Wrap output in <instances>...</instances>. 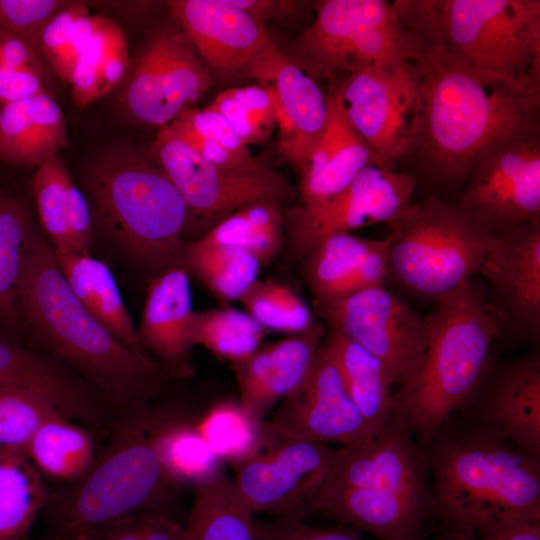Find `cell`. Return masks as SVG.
Segmentation results:
<instances>
[{"label": "cell", "instance_id": "cell-1", "mask_svg": "<svg viewBox=\"0 0 540 540\" xmlns=\"http://www.w3.org/2000/svg\"><path fill=\"white\" fill-rule=\"evenodd\" d=\"M394 2L419 101L412 154L431 184L461 188L483 156L539 133L540 78L514 80L465 64L442 39L434 0Z\"/></svg>", "mask_w": 540, "mask_h": 540}, {"label": "cell", "instance_id": "cell-2", "mask_svg": "<svg viewBox=\"0 0 540 540\" xmlns=\"http://www.w3.org/2000/svg\"><path fill=\"white\" fill-rule=\"evenodd\" d=\"M21 316L52 355L125 415L147 410L170 379L189 375L118 340L78 301L51 244L33 228L18 287Z\"/></svg>", "mask_w": 540, "mask_h": 540}, {"label": "cell", "instance_id": "cell-3", "mask_svg": "<svg viewBox=\"0 0 540 540\" xmlns=\"http://www.w3.org/2000/svg\"><path fill=\"white\" fill-rule=\"evenodd\" d=\"M427 455L393 411L366 442L335 449L313 513L380 540H424L434 512Z\"/></svg>", "mask_w": 540, "mask_h": 540}, {"label": "cell", "instance_id": "cell-4", "mask_svg": "<svg viewBox=\"0 0 540 540\" xmlns=\"http://www.w3.org/2000/svg\"><path fill=\"white\" fill-rule=\"evenodd\" d=\"M435 437L427 458L434 512L446 527L485 536L540 521V456L479 426Z\"/></svg>", "mask_w": 540, "mask_h": 540}, {"label": "cell", "instance_id": "cell-5", "mask_svg": "<svg viewBox=\"0 0 540 540\" xmlns=\"http://www.w3.org/2000/svg\"><path fill=\"white\" fill-rule=\"evenodd\" d=\"M434 301L426 315L427 347L422 364L393 395L394 410L427 445L478 388L492 342L503 332L485 288L472 278Z\"/></svg>", "mask_w": 540, "mask_h": 540}, {"label": "cell", "instance_id": "cell-6", "mask_svg": "<svg viewBox=\"0 0 540 540\" xmlns=\"http://www.w3.org/2000/svg\"><path fill=\"white\" fill-rule=\"evenodd\" d=\"M86 187L101 225L151 277L184 267L182 232L189 211L150 156L108 151L90 166Z\"/></svg>", "mask_w": 540, "mask_h": 540}, {"label": "cell", "instance_id": "cell-7", "mask_svg": "<svg viewBox=\"0 0 540 540\" xmlns=\"http://www.w3.org/2000/svg\"><path fill=\"white\" fill-rule=\"evenodd\" d=\"M148 410L126 415L101 457L78 481L51 495L43 515L50 535L81 537L115 520L162 512L166 475L153 448Z\"/></svg>", "mask_w": 540, "mask_h": 540}, {"label": "cell", "instance_id": "cell-8", "mask_svg": "<svg viewBox=\"0 0 540 540\" xmlns=\"http://www.w3.org/2000/svg\"><path fill=\"white\" fill-rule=\"evenodd\" d=\"M386 225L388 277L432 300L480 271L493 235L436 196L411 203Z\"/></svg>", "mask_w": 540, "mask_h": 540}, {"label": "cell", "instance_id": "cell-9", "mask_svg": "<svg viewBox=\"0 0 540 540\" xmlns=\"http://www.w3.org/2000/svg\"><path fill=\"white\" fill-rule=\"evenodd\" d=\"M294 52L298 65L331 85L350 73L406 61L409 45L394 1L325 0Z\"/></svg>", "mask_w": 540, "mask_h": 540}, {"label": "cell", "instance_id": "cell-10", "mask_svg": "<svg viewBox=\"0 0 540 540\" xmlns=\"http://www.w3.org/2000/svg\"><path fill=\"white\" fill-rule=\"evenodd\" d=\"M448 50L465 64L514 80L540 78L539 0H434Z\"/></svg>", "mask_w": 540, "mask_h": 540}, {"label": "cell", "instance_id": "cell-11", "mask_svg": "<svg viewBox=\"0 0 540 540\" xmlns=\"http://www.w3.org/2000/svg\"><path fill=\"white\" fill-rule=\"evenodd\" d=\"M376 165L396 169L411 155L419 131V101L406 61L366 68L329 85Z\"/></svg>", "mask_w": 540, "mask_h": 540}, {"label": "cell", "instance_id": "cell-12", "mask_svg": "<svg viewBox=\"0 0 540 540\" xmlns=\"http://www.w3.org/2000/svg\"><path fill=\"white\" fill-rule=\"evenodd\" d=\"M316 314L335 330L378 358L395 386L420 368L427 347V321L384 286L341 298L315 301Z\"/></svg>", "mask_w": 540, "mask_h": 540}, {"label": "cell", "instance_id": "cell-13", "mask_svg": "<svg viewBox=\"0 0 540 540\" xmlns=\"http://www.w3.org/2000/svg\"><path fill=\"white\" fill-rule=\"evenodd\" d=\"M211 72L183 31L157 30L126 76L120 104L134 121L163 128L212 85Z\"/></svg>", "mask_w": 540, "mask_h": 540}, {"label": "cell", "instance_id": "cell-14", "mask_svg": "<svg viewBox=\"0 0 540 540\" xmlns=\"http://www.w3.org/2000/svg\"><path fill=\"white\" fill-rule=\"evenodd\" d=\"M415 188L416 180L409 173L376 164L366 166L336 194L284 214L290 253L303 258L326 236L388 224L411 204Z\"/></svg>", "mask_w": 540, "mask_h": 540}, {"label": "cell", "instance_id": "cell-15", "mask_svg": "<svg viewBox=\"0 0 540 540\" xmlns=\"http://www.w3.org/2000/svg\"><path fill=\"white\" fill-rule=\"evenodd\" d=\"M335 449L280 439L266 453L232 462L233 483L252 513L304 520L327 478Z\"/></svg>", "mask_w": 540, "mask_h": 540}, {"label": "cell", "instance_id": "cell-16", "mask_svg": "<svg viewBox=\"0 0 540 540\" xmlns=\"http://www.w3.org/2000/svg\"><path fill=\"white\" fill-rule=\"evenodd\" d=\"M456 206L492 234L539 222V133L483 156L470 171Z\"/></svg>", "mask_w": 540, "mask_h": 540}, {"label": "cell", "instance_id": "cell-17", "mask_svg": "<svg viewBox=\"0 0 540 540\" xmlns=\"http://www.w3.org/2000/svg\"><path fill=\"white\" fill-rule=\"evenodd\" d=\"M149 156L179 191L188 211L201 217L231 214L260 201L282 204L292 195L287 179L277 171L249 174L213 165L167 126L160 128Z\"/></svg>", "mask_w": 540, "mask_h": 540}, {"label": "cell", "instance_id": "cell-18", "mask_svg": "<svg viewBox=\"0 0 540 540\" xmlns=\"http://www.w3.org/2000/svg\"><path fill=\"white\" fill-rule=\"evenodd\" d=\"M265 429L279 439L342 447L360 445L373 436L323 342L307 375L281 400Z\"/></svg>", "mask_w": 540, "mask_h": 540}, {"label": "cell", "instance_id": "cell-19", "mask_svg": "<svg viewBox=\"0 0 540 540\" xmlns=\"http://www.w3.org/2000/svg\"><path fill=\"white\" fill-rule=\"evenodd\" d=\"M503 330L520 342L540 338V221L492 235L480 271Z\"/></svg>", "mask_w": 540, "mask_h": 540}, {"label": "cell", "instance_id": "cell-20", "mask_svg": "<svg viewBox=\"0 0 540 540\" xmlns=\"http://www.w3.org/2000/svg\"><path fill=\"white\" fill-rule=\"evenodd\" d=\"M248 77L272 95L279 130L277 150L302 173L326 127L327 92L275 43L251 67Z\"/></svg>", "mask_w": 540, "mask_h": 540}, {"label": "cell", "instance_id": "cell-21", "mask_svg": "<svg viewBox=\"0 0 540 540\" xmlns=\"http://www.w3.org/2000/svg\"><path fill=\"white\" fill-rule=\"evenodd\" d=\"M166 6L208 70L222 78L248 77L274 44L263 23L227 0H169Z\"/></svg>", "mask_w": 540, "mask_h": 540}, {"label": "cell", "instance_id": "cell-22", "mask_svg": "<svg viewBox=\"0 0 540 540\" xmlns=\"http://www.w3.org/2000/svg\"><path fill=\"white\" fill-rule=\"evenodd\" d=\"M482 429L540 456V354L506 362L492 377L479 411Z\"/></svg>", "mask_w": 540, "mask_h": 540}, {"label": "cell", "instance_id": "cell-23", "mask_svg": "<svg viewBox=\"0 0 540 540\" xmlns=\"http://www.w3.org/2000/svg\"><path fill=\"white\" fill-rule=\"evenodd\" d=\"M324 333V327L316 324L232 363L242 409L256 420L296 389L313 364Z\"/></svg>", "mask_w": 540, "mask_h": 540}, {"label": "cell", "instance_id": "cell-24", "mask_svg": "<svg viewBox=\"0 0 540 540\" xmlns=\"http://www.w3.org/2000/svg\"><path fill=\"white\" fill-rule=\"evenodd\" d=\"M303 259L304 278L315 301L381 287L388 278L387 238L335 233L320 240Z\"/></svg>", "mask_w": 540, "mask_h": 540}, {"label": "cell", "instance_id": "cell-25", "mask_svg": "<svg viewBox=\"0 0 540 540\" xmlns=\"http://www.w3.org/2000/svg\"><path fill=\"white\" fill-rule=\"evenodd\" d=\"M0 385H13L49 399L66 418L101 427L104 401L84 380L55 358L23 349L0 338Z\"/></svg>", "mask_w": 540, "mask_h": 540}, {"label": "cell", "instance_id": "cell-26", "mask_svg": "<svg viewBox=\"0 0 540 540\" xmlns=\"http://www.w3.org/2000/svg\"><path fill=\"white\" fill-rule=\"evenodd\" d=\"M188 272L169 269L149 279L140 324L144 348L168 366L190 372L188 358L194 346L189 326L193 314Z\"/></svg>", "mask_w": 540, "mask_h": 540}, {"label": "cell", "instance_id": "cell-27", "mask_svg": "<svg viewBox=\"0 0 540 540\" xmlns=\"http://www.w3.org/2000/svg\"><path fill=\"white\" fill-rule=\"evenodd\" d=\"M325 130L301 173L304 204L326 199L346 187L366 166L376 164L366 142L352 128L340 100L328 88Z\"/></svg>", "mask_w": 540, "mask_h": 540}, {"label": "cell", "instance_id": "cell-28", "mask_svg": "<svg viewBox=\"0 0 540 540\" xmlns=\"http://www.w3.org/2000/svg\"><path fill=\"white\" fill-rule=\"evenodd\" d=\"M68 145L66 119L51 94L0 106V162L37 167Z\"/></svg>", "mask_w": 540, "mask_h": 540}, {"label": "cell", "instance_id": "cell-29", "mask_svg": "<svg viewBox=\"0 0 540 540\" xmlns=\"http://www.w3.org/2000/svg\"><path fill=\"white\" fill-rule=\"evenodd\" d=\"M54 253L65 281L82 306L122 343L146 351L109 267L91 255Z\"/></svg>", "mask_w": 540, "mask_h": 540}, {"label": "cell", "instance_id": "cell-30", "mask_svg": "<svg viewBox=\"0 0 540 540\" xmlns=\"http://www.w3.org/2000/svg\"><path fill=\"white\" fill-rule=\"evenodd\" d=\"M323 345L374 436L394 411L391 374L378 358L335 330L329 329Z\"/></svg>", "mask_w": 540, "mask_h": 540}, {"label": "cell", "instance_id": "cell-31", "mask_svg": "<svg viewBox=\"0 0 540 540\" xmlns=\"http://www.w3.org/2000/svg\"><path fill=\"white\" fill-rule=\"evenodd\" d=\"M188 540H256L253 513L220 468L194 484Z\"/></svg>", "mask_w": 540, "mask_h": 540}, {"label": "cell", "instance_id": "cell-32", "mask_svg": "<svg viewBox=\"0 0 540 540\" xmlns=\"http://www.w3.org/2000/svg\"><path fill=\"white\" fill-rule=\"evenodd\" d=\"M50 497L27 454L0 449V540H25Z\"/></svg>", "mask_w": 540, "mask_h": 540}, {"label": "cell", "instance_id": "cell-33", "mask_svg": "<svg viewBox=\"0 0 540 540\" xmlns=\"http://www.w3.org/2000/svg\"><path fill=\"white\" fill-rule=\"evenodd\" d=\"M27 456L40 473L73 483L82 478L96 460L91 433L56 414L33 436Z\"/></svg>", "mask_w": 540, "mask_h": 540}, {"label": "cell", "instance_id": "cell-34", "mask_svg": "<svg viewBox=\"0 0 540 540\" xmlns=\"http://www.w3.org/2000/svg\"><path fill=\"white\" fill-rule=\"evenodd\" d=\"M182 261L188 274L225 302L238 301L257 280L261 266L244 250L211 244L201 238L183 242Z\"/></svg>", "mask_w": 540, "mask_h": 540}, {"label": "cell", "instance_id": "cell-35", "mask_svg": "<svg viewBox=\"0 0 540 540\" xmlns=\"http://www.w3.org/2000/svg\"><path fill=\"white\" fill-rule=\"evenodd\" d=\"M201 239L233 247L251 254L262 264L281 251L285 240L284 213L281 203L260 201L227 215Z\"/></svg>", "mask_w": 540, "mask_h": 540}, {"label": "cell", "instance_id": "cell-36", "mask_svg": "<svg viewBox=\"0 0 540 540\" xmlns=\"http://www.w3.org/2000/svg\"><path fill=\"white\" fill-rule=\"evenodd\" d=\"M34 227L22 201L0 197V323L13 325L22 317L19 279L26 243Z\"/></svg>", "mask_w": 540, "mask_h": 540}, {"label": "cell", "instance_id": "cell-37", "mask_svg": "<svg viewBox=\"0 0 540 540\" xmlns=\"http://www.w3.org/2000/svg\"><path fill=\"white\" fill-rule=\"evenodd\" d=\"M189 332L194 345L204 346L234 363L260 347L265 329L245 311L227 306L194 311Z\"/></svg>", "mask_w": 540, "mask_h": 540}, {"label": "cell", "instance_id": "cell-38", "mask_svg": "<svg viewBox=\"0 0 540 540\" xmlns=\"http://www.w3.org/2000/svg\"><path fill=\"white\" fill-rule=\"evenodd\" d=\"M150 436L164 472L175 484H196L218 469V457L196 429L154 421Z\"/></svg>", "mask_w": 540, "mask_h": 540}, {"label": "cell", "instance_id": "cell-39", "mask_svg": "<svg viewBox=\"0 0 540 540\" xmlns=\"http://www.w3.org/2000/svg\"><path fill=\"white\" fill-rule=\"evenodd\" d=\"M263 329L302 334L317 323L305 301L287 284L258 279L238 300Z\"/></svg>", "mask_w": 540, "mask_h": 540}, {"label": "cell", "instance_id": "cell-40", "mask_svg": "<svg viewBox=\"0 0 540 540\" xmlns=\"http://www.w3.org/2000/svg\"><path fill=\"white\" fill-rule=\"evenodd\" d=\"M59 413L49 399L37 392L0 385V449L27 454L40 426Z\"/></svg>", "mask_w": 540, "mask_h": 540}, {"label": "cell", "instance_id": "cell-41", "mask_svg": "<svg viewBox=\"0 0 540 540\" xmlns=\"http://www.w3.org/2000/svg\"><path fill=\"white\" fill-rule=\"evenodd\" d=\"M208 106L230 123L247 146L264 142L277 126L273 97L261 86L227 89Z\"/></svg>", "mask_w": 540, "mask_h": 540}, {"label": "cell", "instance_id": "cell-42", "mask_svg": "<svg viewBox=\"0 0 540 540\" xmlns=\"http://www.w3.org/2000/svg\"><path fill=\"white\" fill-rule=\"evenodd\" d=\"M69 177L60 154L43 161L33 176L39 220L55 252L70 251L66 223V184Z\"/></svg>", "mask_w": 540, "mask_h": 540}, {"label": "cell", "instance_id": "cell-43", "mask_svg": "<svg viewBox=\"0 0 540 540\" xmlns=\"http://www.w3.org/2000/svg\"><path fill=\"white\" fill-rule=\"evenodd\" d=\"M215 455L240 460L255 454L258 436L255 419L241 406L213 408L196 428Z\"/></svg>", "mask_w": 540, "mask_h": 540}, {"label": "cell", "instance_id": "cell-44", "mask_svg": "<svg viewBox=\"0 0 540 540\" xmlns=\"http://www.w3.org/2000/svg\"><path fill=\"white\" fill-rule=\"evenodd\" d=\"M127 38L112 19L99 16L97 28L79 57L70 80L71 96L78 107H85L100 98V75L115 46Z\"/></svg>", "mask_w": 540, "mask_h": 540}, {"label": "cell", "instance_id": "cell-45", "mask_svg": "<svg viewBox=\"0 0 540 540\" xmlns=\"http://www.w3.org/2000/svg\"><path fill=\"white\" fill-rule=\"evenodd\" d=\"M85 540H188L186 526L162 512H143L104 524Z\"/></svg>", "mask_w": 540, "mask_h": 540}, {"label": "cell", "instance_id": "cell-46", "mask_svg": "<svg viewBox=\"0 0 540 540\" xmlns=\"http://www.w3.org/2000/svg\"><path fill=\"white\" fill-rule=\"evenodd\" d=\"M69 2L64 0H0V28L21 38L41 56L40 37L43 29L50 19Z\"/></svg>", "mask_w": 540, "mask_h": 540}, {"label": "cell", "instance_id": "cell-47", "mask_svg": "<svg viewBox=\"0 0 540 540\" xmlns=\"http://www.w3.org/2000/svg\"><path fill=\"white\" fill-rule=\"evenodd\" d=\"M256 540H365L355 528L339 525L335 528H318L304 520L278 517L266 521L254 519Z\"/></svg>", "mask_w": 540, "mask_h": 540}, {"label": "cell", "instance_id": "cell-48", "mask_svg": "<svg viewBox=\"0 0 540 540\" xmlns=\"http://www.w3.org/2000/svg\"><path fill=\"white\" fill-rule=\"evenodd\" d=\"M171 123L212 140L234 154L252 157L247 145L230 123L209 106L203 109L188 108Z\"/></svg>", "mask_w": 540, "mask_h": 540}, {"label": "cell", "instance_id": "cell-49", "mask_svg": "<svg viewBox=\"0 0 540 540\" xmlns=\"http://www.w3.org/2000/svg\"><path fill=\"white\" fill-rule=\"evenodd\" d=\"M66 197L69 252L90 255L93 243L92 211L88 200L75 185L71 176L66 184Z\"/></svg>", "mask_w": 540, "mask_h": 540}, {"label": "cell", "instance_id": "cell-50", "mask_svg": "<svg viewBox=\"0 0 540 540\" xmlns=\"http://www.w3.org/2000/svg\"><path fill=\"white\" fill-rule=\"evenodd\" d=\"M88 11L90 10L84 2L70 1L43 29L40 37V53L51 71L65 48L75 21Z\"/></svg>", "mask_w": 540, "mask_h": 540}, {"label": "cell", "instance_id": "cell-51", "mask_svg": "<svg viewBox=\"0 0 540 540\" xmlns=\"http://www.w3.org/2000/svg\"><path fill=\"white\" fill-rule=\"evenodd\" d=\"M99 21V15L90 11L81 15L74 23L65 48L52 72L63 82L70 83L75 65L91 40Z\"/></svg>", "mask_w": 540, "mask_h": 540}, {"label": "cell", "instance_id": "cell-52", "mask_svg": "<svg viewBox=\"0 0 540 540\" xmlns=\"http://www.w3.org/2000/svg\"><path fill=\"white\" fill-rule=\"evenodd\" d=\"M0 65L18 70H30L49 79V66L25 41L0 28Z\"/></svg>", "mask_w": 540, "mask_h": 540}, {"label": "cell", "instance_id": "cell-53", "mask_svg": "<svg viewBox=\"0 0 540 540\" xmlns=\"http://www.w3.org/2000/svg\"><path fill=\"white\" fill-rule=\"evenodd\" d=\"M46 83L33 71L0 65V106L34 95L49 93Z\"/></svg>", "mask_w": 540, "mask_h": 540}, {"label": "cell", "instance_id": "cell-54", "mask_svg": "<svg viewBox=\"0 0 540 540\" xmlns=\"http://www.w3.org/2000/svg\"><path fill=\"white\" fill-rule=\"evenodd\" d=\"M227 2L263 24L266 20L294 16L304 6V2L293 0H227Z\"/></svg>", "mask_w": 540, "mask_h": 540}, {"label": "cell", "instance_id": "cell-55", "mask_svg": "<svg viewBox=\"0 0 540 540\" xmlns=\"http://www.w3.org/2000/svg\"><path fill=\"white\" fill-rule=\"evenodd\" d=\"M460 531V540H540V521L517 523L485 536Z\"/></svg>", "mask_w": 540, "mask_h": 540}, {"label": "cell", "instance_id": "cell-56", "mask_svg": "<svg viewBox=\"0 0 540 540\" xmlns=\"http://www.w3.org/2000/svg\"><path fill=\"white\" fill-rule=\"evenodd\" d=\"M461 531L455 528L446 527L437 540H460Z\"/></svg>", "mask_w": 540, "mask_h": 540}, {"label": "cell", "instance_id": "cell-57", "mask_svg": "<svg viewBox=\"0 0 540 540\" xmlns=\"http://www.w3.org/2000/svg\"><path fill=\"white\" fill-rule=\"evenodd\" d=\"M46 540H85L82 537H71V536H54L50 535Z\"/></svg>", "mask_w": 540, "mask_h": 540}]
</instances>
